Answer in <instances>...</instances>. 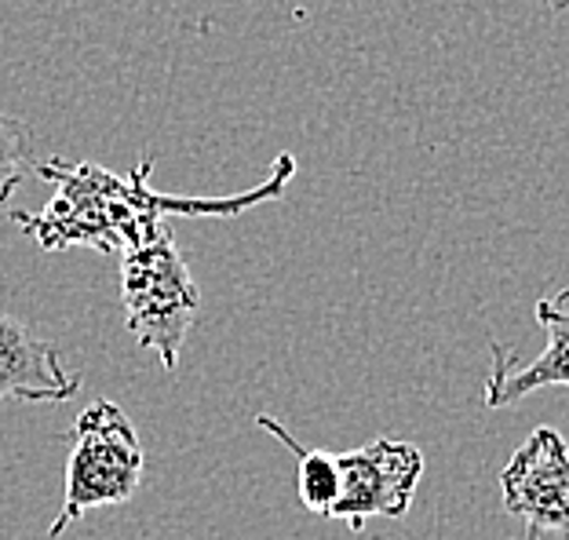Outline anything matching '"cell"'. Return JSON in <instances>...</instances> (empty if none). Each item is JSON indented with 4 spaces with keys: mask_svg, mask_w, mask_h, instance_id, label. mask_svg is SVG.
Wrapping results in <instances>:
<instances>
[{
    "mask_svg": "<svg viewBox=\"0 0 569 540\" xmlns=\"http://www.w3.org/2000/svg\"><path fill=\"white\" fill-rule=\"evenodd\" d=\"M121 303L124 326L136 343L158 354L161 366L172 372L201 311V289L168 227L121 252Z\"/></svg>",
    "mask_w": 569,
    "mask_h": 540,
    "instance_id": "2",
    "label": "cell"
},
{
    "mask_svg": "<svg viewBox=\"0 0 569 540\" xmlns=\"http://www.w3.org/2000/svg\"><path fill=\"white\" fill-rule=\"evenodd\" d=\"M33 164V136L26 121L0 113V209H8L11 194L19 190Z\"/></svg>",
    "mask_w": 569,
    "mask_h": 540,
    "instance_id": "9",
    "label": "cell"
},
{
    "mask_svg": "<svg viewBox=\"0 0 569 540\" xmlns=\"http://www.w3.org/2000/svg\"><path fill=\"white\" fill-rule=\"evenodd\" d=\"M142 468H147V457H142V442L124 409L107 402V398L92 402L73 423L67 497H62L56 522L48 526V537H59L84 511L132 500L142 482Z\"/></svg>",
    "mask_w": 569,
    "mask_h": 540,
    "instance_id": "3",
    "label": "cell"
},
{
    "mask_svg": "<svg viewBox=\"0 0 569 540\" xmlns=\"http://www.w3.org/2000/svg\"><path fill=\"white\" fill-rule=\"evenodd\" d=\"M153 158L147 153L128 176H113L88 161H62L48 158L37 164V176L56 183L51 198L41 212L11 216L19 230H26L37 246L56 252L70 246H88L99 252H128L161 234L168 216H241L263 201H278L296 176V158L281 153L274 169L260 187L230 198H172L158 194L150 187Z\"/></svg>",
    "mask_w": 569,
    "mask_h": 540,
    "instance_id": "1",
    "label": "cell"
},
{
    "mask_svg": "<svg viewBox=\"0 0 569 540\" xmlns=\"http://www.w3.org/2000/svg\"><path fill=\"white\" fill-rule=\"evenodd\" d=\"M503 511L526 522V537H569V446L555 428H537L500 471Z\"/></svg>",
    "mask_w": 569,
    "mask_h": 540,
    "instance_id": "5",
    "label": "cell"
},
{
    "mask_svg": "<svg viewBox=\"0 0 569 540\" xmlns=\"http://www.w3.org/2000/svg\"><path fill=\"white\" fill-rule=\"evenodd\" d=\"M537 321L548 332V347L533 362L515 366V354L493 343V366L486 377V406L508 409L545 388H569V289L537 300Z\"/></svg>",
    "mask_w": 569,
    "mask_h": 540,
    "instance_id": "6",
    "label": "cell"
},
{
    "mask_svg": "<svg viewBox=\"0 0 569 540\" xmlns=\"http://www.w3.org/2000/svg\"><path fill=\"white\" fill-rule=\"evenodd\" d=\"M77 388L81 377L62 366L59 347L0 311V402H70Z\"/></svg>",
    "mask_w": 569,
    "mask_h": 540,
    "instance_id": "7",
    "label": "cell"
},
{
    "mask_svg": "<svg viewBox=\"0 0 569 540\" xmlns=\"http://www.w3.org/2000/svg\"><path fill=\"white\" fill-rule=\"evenodd\" d=\"M263 431H270L281 446H289L296 453V486H300V500L307 511H315V516H326L336 508V500H340V468H336V457L326 453V449H307L292 439L289 431L281 428L274 417H256Z\"/></svg>",
    "mask_w": 569,
    "mask_h": 540,
    "instance_id": "8",
    "label": "cell"
},
{
    "mask_svg": "<svg viewBox=\"0 0 569 540\" xmlns=\"http://www.w3.org/2000/svg\"><path fill=\"white\" fill-rule=\"evenodd\" d=\"M336 468H340V500L329 519H343L361 533L369 519H402L412 508L423 479V453L412 442L372 439L336 457Z\"/></svg>",
    "mask_w": 569,
    "mask_h": 540,
    "instance_id": "4",
    "label": "cell"
},
{
    "mask_svg": "<svg viewBox=\"0 0 569 540\" xmlns=\"http://www.w3.org/2000/svg\"><path fill=\"white\" fill-rule=\"evenodd\" d=\"M548 11H569V0H540Z\"/></svg>",
    "mask_w": 569,
    "mask_h": 540,
    "instance_id": "10",
    "label": "cell"
}]
</instances>
